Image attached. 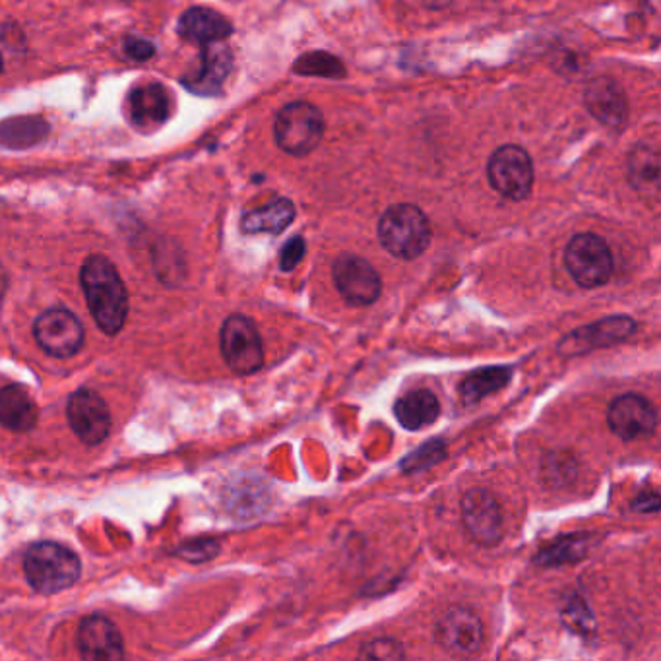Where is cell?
<instances>
[{
    "mask_svg": "<svg viewBox=\"0 0 661 661\" xmlns=\"http://www.w3.org/2000/svg\"><path fill=\"white\" fill-rule=\"evenodd\" d=\"M378 239L384 249L401 261H413L431 243V227L425 214L411 204H396L378 221Z\"/></svg>",
    "mask_w": 661,
    "mask_h": 661,
    "instance_id": "3957f363",
    "label": "cell"
},
{
    "mask_svg": "<svg viewBox=\"0 0 661 661\" xmlns=\"http://www.w3.org/2000/svg\"><path fill=\"white\" fill-rule=\"evenodd\" d=\"M332 278L336 284L339 296L349 305L365 307L374 303L381 291L383 281L373 266L356 254H341L332 266Z\"/></svg>",
    "mask_w": 661,
    "mask_h": 661,
    "instance_id": "30bf717a",
    "label": "cell"
},
{
    "mask_svg": "<svg viewBox=\"0 0 661 661\" xmlns=\"http://www.w3.org/2000/svg\"><path fill=\"white\" fill-rule=\"evenodd\" d=\"M608 423L615 435L623 441H638L653 435L658 426V416L652 404L640 394H625L611 401Z\"/></svg>",
    "mask_w": 661,
    "mask_h": 661,
    "instance_id": "4fadbf2b",
    "label": "cell"
},
{
    "mask_svg": "<svg viewBox=\"0 0 661 661\" xmlns=\"http://www.w3.org/2000/svg\"><path fill=\"white\" fill-rule=\"evenodd\" d=\"M296 219V206L288 199H278L264 208L249 212L241 221L244 233H272L278 236Z\"/></svg>",
    "mask_w": 661,
    "mask_h": 661,
    "instance_id": "7402d4cb",
    "label": "cell"
},
{
    "mask_svg": "<svg viewBox=\"0 0 661 661\" xmlns=\"http://www.w3.org/2000/svg\"><path fill=\"white\" fill-rule=\"evenodd\" d=\"M592 540L588 536H568L565 540L557 541L555 545L545 549L536 563L541 566H561L566 563H576L588 555Z\"/></svg>",
    "mask_w": 661,
    "mask_h": 661,
    "instance_id": "484cf974",
    "label": "cell"
},
{
    "mask_svg": "<svg viewBox=\"0 0 661 661\" xmlns=\"http://www.w3.org/2000/svg\"><path fill=\"white\" fill-rule=\"evenodd\" d=\"M219 346L227 366L237 374H253L264 365L261 334L243 314H231L219 332Z\"/></svg>",
    "mask_w": 661,
    "mask_h": 661,
    "instance_id": "8992f818",
    "label": "cell"
},
{
    "mask_svg": "<svg viewBox=\"0 0 661 661\" xmlns=\"http://www.w3.org/2000/svg\"><path fill=\"white\" fill-rule=\"evenodd\" d=\"M359 658H366V660H383V661H398L406 658L404 652V646L392 638H376L371 640L369 645L361 648Z\"/></svg>",
    "mask_w": 661,
    "mask_h": 661,
    "instance_id": "f1b7e54d",
    "label": "cell"
},
{
    "mask_svg": "<svg viewBox=\"0 0 661 661\" xmlns=\"http://www.w3.org/2000/svg\"><path fill=\"white\" fill-rule=\"evenodd\" d=\"M274 134L279 148L286 154L307 156L323 140V113L307 101L286 105L276 117Z\"/></svg>",
    "mask_w": 661,
    "mask_h": 661,
    "instance_id": "277c9868",
    "label": "cell"
},
{
    "mask_svg": "<svg viewBox=\"0 0 661 661\" xmlns=\"http://www.w3.org/2000/svg\"><path fill=\"white\" fill-rule=\"evenodd\" d=\"M489 183L501 196L524 201L533 184V166L528 152L518 146H503L489 159Z\"/></svg>",
    "mask_w": 661,
    "mask_h": 661,
    "instance_id": "ba28073f",
    "label": "cell"
},
{
    "mask_svg": "<svg viewBox=\"0 0 661 661\" xmlns=\"http://www.w3.org/2000/svg\"><path fill=\"white\" fill-rule=\"evenodd\" d=\"M483 623L476 611L456 605L436 621L435 640L454 656H470L483 645Z\"/></svg>",
    "mask_w": 661,
    "mask_h": 661,
    "instance_id": "7c38bea8",
    "label": "cell"
},
{
    "mask_svg": "<svg viewBox=\"0 0 661 661\" xmlns=\"http://www.w3.org/2000/svg\"><path fill=\"white\" fill-rule=\"evenodd\" d=\"M563 618H565L566 627L573 628L575 633H580V635H586L593 628L592 613L586 608V603L580 598L566 603Z\"/></svg>",
    "mask_w": 661,
    "mask_h": 661,
    "instance_id": "f546056e",
    "label": "cell"
},
{
    "mask_svg": "<svg viewBox=\"0 0 661 661\" xmlns=\"http://www.w3.org/2000/svg\"><path fill=\"white\" fill-rule=\"evenodd\" d=\"M76 642L84 660L115 661L124 658V645L119 628L101 615H89L80 623Z\"/></svg>",
    "mask_w": 661,
    "mask_h": 661,
    "instance_id": "9a60e30c",
    "label": "cell"
},
{
    "mask_svg": "<svg viewBox=\"0 0 661 661\" xmlns=\"http://www.w3.org/2000/svg\"><path fill=\"white\" fill-rule=\"evenodd\" d=\"M296 70L299 74H309V76H324V79H339L346 74L341 62L326 55V52H311L297 61Z\"/></svg>",
    "mask_w": 661,
    "mask_h": 661,
    "instance_id": "83f0119b",
    "label": "cell"
},
{
    "mask_svg": "<svg viewBox=\"0 0 661 661\" xmlns=\"http://www.w3.org/2000/svg\"><path fill=\"white\" fill-rule=\"evenodd\" d=\"M2 291H4V272H2V266H0V296H2Z\"/></svg>",
    "mask_w": 661,
    "mask_h": 661,
    "instance_id": "d590c367",
    "label": "cell"
},
{
    "mask_svg": "<svg viewBox=\"0 0 661 661\" xmlns=\"http://www.w3.org/2000/svg\"><path fill=\"white\" fill-rule=\"evenodd\" d=\"M628 181L638 191H656L660 187V156L650 146H636L628 156Z\"/></svg>",
    "mask_w": 661,
    "mask_h": 661,
    "instance_id": "cb8c5ba5",
    "label": "cell"
},
{
    "mask_svg": "<svg viewBox=\"0 0 661 661\" xmlns=\"http://www.w3.org/2000/svg\"><path fill=\"white\" fill-rule=\"evenodd\" d=\"M24 573L35 592L51 596L76 582L82 565L76 553L55 541H39L27 549Z\"/></svg>",
    "mask_w": 661,
    "mask_h": 661,
    "instance_id": "7a4b0ae2",
    "label": "cell"
},
{
    "mask_svg": "<svg viewBox=\"0 0 661 661\" xmlns=\"http://www.w3.org/2000/svg\"><path fill=\"white\" fill-rule=\"evenodd\" d=\"M231 52L221 41L204 45L201 67L194 70L189 79H184L183 84L199 96H214L221 89L227 74L231 72Z\"/></svg>",
    "mask_w": 661,
    "mask_h": 661,
    "instance_id": "e0dca14e",
    "label": "cell"
},
{
    "mask_svg": "<svg viewBox=\"0 0 661 661\" xmlns=\"http://www.w3.org/2000/svg\"><path fill=\"white\" fill-rule=\"evenodd\" d=\"M177 27L183 39L201 47L226 41L227 37L233 34V26L226 16H221L216 10L202 9V7L187 10Z\"/></svg>",
    "mask_w": 661,
    "mask_h": 661,
    "instance_id": "d6986e66",
    "label": "cell"
},
{
    "mask_svg": "<svg viewBox=\"0 0 661 661\" xmlns=\"http://www.w3.org/2000/svg\"><path fill=\"white\" fill-rule=\"evenodd\" d=\"M219 553V543L216 540H196L184 543L183 548L177 549L175 555L183 557L191 563H206Z\"/></svg>",
    "mask_w": 661,
    "mask_h": 661,
    "instance_id": "4dcf8cb0",
    "label": "cell"
},
{
    "mask_svg": "<svg viewBox=\"0 0 661 661\" xmlns=\"http://www.w3.org/2000/svg\"><path fill=\"white\" fill-rule=\"evenodd\" d=\"M4 69V64H2V55H0V72Z\"/></svg>",
    "mask_w": 661,
    "mask_h": 661,
    "instance_id": "8d00e7d4",
    "label": "cell"
},
{
    "mask_svg": "<svg viewBox=\"0 0 661 661\" xmlns=\"http://www.w3.org/2000/svg\"><path fill=\"white\" fill-rule=\"evenodd\" d=\"M49 134V124L39 117H14L0 122V146L12 149L32 148L44 142Z\"/></svg>",
    "mask_w": 661,
    "mask_h": 661,
    "instance_id": "603a6c76",
    "label": "cell"
},
{
    "mask_svg": "<svg viewBox=\"0 0 661 661\" xmlns=\"http://www.w3.org/2000/svg\"><path fill=\"white\" fill-rule=\"evenodd\" d=\"M510 376H513V371L508 366H488V369L476 371L461 383V398L468 404L481 401L489 394H495L501 388H505Z\"/></svg>",
    "mask_w": 661,
    "mask_h": 661,
    "instance_id": "d4e9b609",
    "label": "cell"
},
{
    "mask_svg": "<svg viewBox=\"0 0 661 661\" xmlns=\"http://www.w3.org/2000/svg\"><path fill=\"white\" fill-rule=\"evenodd\" d=\"M446 458V443L441 438H433L429 443L419 446L416 453L409 454L401 461V471L406 473H419V471L429 470L435 464Z\"/></svg>",
    "mask_w": 661,
    "mask_h": 661,
    "instance_id": "4316f807",
    "label": "cell"
},
{
    "mask_svg": "<svg viewBox=\"0 0 661 661\" xmlns=\"http://www.w3.org/2000/svg\"><path fill=\"white\" fill-rule=\"evenodd\" d=\"M307 253V244L301 237H293L284 251L279 254V268L284 272H291L299 262L303 261Z\"/></svg>",
    "mask_w": 661,
    "mask_h": 661,
    "instance_id": "1f68e13d",
    "label": "cell"
},
{
    "mask_svg": "<svg viewBox=\"0 0 661 661\" xmlns=\"http://www.w3.org/2000/svg\"><path fill=\"white\" fill-rule=\"evenodd\" d=\"M394 416L404 429L421 431L423 426L433 425L441 416V404L435 394L429 390H416L406 394L394 406Z\"/></svg>",
    "mask_w": 661,
    "mask_h": 661,
    "instance_id": "44dd1931",
    "label": "cell"
},
{
    "mask_svg": "<svg viewBox=\"0 0 661 661\" xmlns=\"http://www.w3.org/2000/svg\"><path fill=\"white\" fill-rule=\"evenodd\" d=\"M70 429L87 446L104 443L111 431V413L104 398L89 388L70 394L67 401Z\"/></svg>",
    "mask_w": 661,
    "mask_h": 661,
    "instance_id": "8fae6325",
    "label": "cell"
},
{
    "mask_svg": "<svg viewBox=\"0 0 661 661\" xmlns=\"http://www.w3.org/2000/svg\"><path fill=\"white\" fill-rule=\"evenodd\" d=\"M429 9H443L446 4H450V0H423Z\"/></svg>",
    "mask_w": 661,
    "mask_h": 661,
    "instance_id": "e575fe53",
    "label": "cell"
},
{
    "mask_svg": "<svg viewBox=\"0 0 661 661\" xmlns=\"http://www.w3.org/2000/svg\"><path fill=\"white\" fill-rule=\"evenodd\" d=\"M129 119L140 131L159 129L171 117V97L161 84H144L134 87L129 99Z\"/></svg>",
    "mask_w": 661,
    "mask_h": 661,
    "instance_id": "2e32d148",
    "label": "cell"
},
{
    "mask_svg": "<svg viewBox=\"0 0 661 661\" xmlns=\"http://www.w3.org/2000/svg\"><path fill=\"white\" fill-rule=\"evenodd\" d=\"M648 496H650V493L640 496L635 505H633V508L638 510V513H656V510L660 508V496L656 493V495L652 496V501H648Z\"/></svg>",
    "mask_w": 661,
    "mask_h": 661,
    "instance_id": "836d02e7",
    "label": "cell"
},
{
    "mask_svg": "<svg viewBox=\"0 0 661 661\" xmlns=\"http://www.w3.org/2000/svg\"><path fill=\"white\" fill-rule=\"evenodd\" d=\"M566 271L584 289L601 288L613 276V254L610 244L593 233H580L570 239L565 251Z\"/></svg>",
    "mask_w": 661,
    "mask_h": 661,
    "instance_id": "5b68a950",
    "label": "cell"
},
{
    "mask_svg": "<svg viewBox=\"0 0 661 661\" xmlns=\"http://www.w3.org/2000/svg\"><path fill=\"white\" fill-rule=\"evenodd\" d=\"M124 52L132 61L144 62L156 55V47L148 39L142 37H127L124 39Z\"/></svg>",
    "mask_w": 661,
    "mask_h": 661,
    "instance_id": "d6a6232c",
    "label": "cell"
},
{
    "mask_svg": "<svg viewBox=\"0 0 661 661\" xmlns=\"http://www.w3.org/2000/svg\"><path fill=\"white\" fill-rule=\"evenodd\" d=\"M635 330L636 324L633 319L610 316L600 323L582 326L573 334H566L563 341L558 344V351L563 356H582V353H590L592 349L608 348V346L630 338Z\"/></svg>",
    "mask_w": 661,
    "mask_h": 661,
    "instance_id": "5bb4252c",
    "label": "cell"
},
{
    "mask_svg": "<svg viewBox=\"0 0 661 661\" xmlns=\"http://www.w3.org/2000/svg\"><path fill=\"white\" fill-rule=\"evenodd\" d=\"M584 104L598 121L608 127H621L627 121V97L615 80H592L584 89Z\"/></svg>",
    "mask_w": 661,
    "mask_h": 661,
    "instance_id": "ac0fdd59",
    "label": "cell"
},
{
    "mask_svg": "<svg viewBox=\"0 0 661 661\" xmlns=\"http://www.w3.org/2000/svg\"><path fill=\"white\" fill-rule=\"evenodd\" d=\"M460 513L464 528L479 545L493 548L503 540V510L488 489H470L461 496Z\"/></svg>",
    "mask_w": 661,
    "mask_h": 661,
    "instance_id": "9c48e42d",
    "label": "cell"
},
{
    "mask_svg": "<svg viewBox=\"0 0 661 661\" xmlns=\"http://www.w3.org/2000/svg\"><path fill=\"white\" fill-rule=\"evenodd\" d=\"M37 346L57 359L76 356L84 346V326L69 309H49L34 323Z\"/></svg>",
    "mask_w": 661,
    "mask_h": 661,
    "instance_id": "52a82bcc",
    "label": "cell"
},
{
    "mask_svg": "<svg viewBox=\"0 0 661 661\" xmlns=\"http://www.w3.org/2000/svg\"><path fill=\"white\" fill-rule=\"evenodd\" d=\"M37 406L24 386L9 384L0 388V425L26 433L37 425Z\"/></svg>",
    "mask_w": 661,
    "mask_h": 661,
    "instance_id": "ffe728a7",
    "label": "cell"
},
{
    "mask_svg": "<svg viewBox=\"0 0 661 661\" xmlns=\"http://www.w3.org/2000/svg\"><path fill=\"white\" fill-rule=\"evenodd\" d=\"M80 284L99 330L107 336L119 334L129 316V293L113 262L104 254L87 256L80 271Z\"/></svg>",
    "mask_w": 661,
    "mask_h": 661,
    "instance_id": "6da1fadb",
    "label": "cell"
}]
</instances>
